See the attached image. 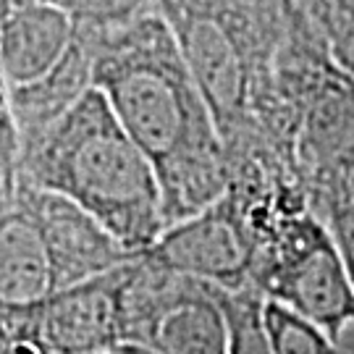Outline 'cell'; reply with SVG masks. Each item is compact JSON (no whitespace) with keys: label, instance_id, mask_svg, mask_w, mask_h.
<instances>
[{"label":"cell","instance_id":"6","mask_svg":"<svg viewBox=\"0 0 354 354\" xmlns=\"http://www.w3.org/2000/svg\"><path fill=\"white\" fill-rule=\"evenodd\" d=\"M129 263L76 286L55 291L45 302L0 310L3 342H35L42 349L105 354L121 344V294Z\"/></svg>","mask_w":354,"mask_h":354},{"label":"cell","instance_id":"12","mask_svg":"<svg viewBox=\"0 0 354 354\" xmlns=\"http://www.w3.org/2000/svg\"><path fill=\"white\" fill-rule=\"evenodd\" d=\"M333 344L339 346V352L342 354H354V317L352 320H346L342 328L336 330Z\"/></svg>","mask_w":354,"mask_h":354},{"label":"cell","instance_id":"3","mask_svg":"<svg viewBox=\"0 0 354 354\" xmlns=\"http://www.w3.org/2000/svg\"><path fill=\"white\" fill-rule=\"evenodd\" d=\"M92 66L95 21L39 0H8L0 19V74L21 155L92 89Z\"/></svg>","mask_w":354,"mask_h":354},{"label":"cell","instance_id":"5","mask_svg":"<svg viewBox=\"0 0 354 354\" xmlns=\"http://www.w3.org/2000/svg\"><path fill=\"white\" fill-rule=\"evenodd\" d=\"M252 289L320 326L330 339L354 317L352 270L315 223H299L273 257L257 260Z\"/></svg>","mask_w":354,"mask_h":354},{"label":"cell","instance_id":"13","mask_svg":"<svg viewBox=\"0 0 354 354\" xmlns=\"http://www.w3.org/2000/svg\"><path fill=\"white\" fill-rule=\"evenodd\" d=\"M0 354H45L35 342H3Z\"/></svg>","mask_w":354,"mask_h":354},{"label":"cell","instance_id":"8","mask_svg":"<svg viewBox=\"0 0 354 354\" xmlns=\"http://www.w3.org/2000/svg\"><path fill=\"white\" fill-rule=\"evenodd\" d=\"M19 184L50 247L58 291L102 273H111L140 257L129 252L108 228H102L92 215L84 213L71 200L35 187L32 181L21 176H19Z\"/></svg>","mask_w":354,"mask_h":354},{"label":"cell","instance_id":"9","mask_svg":"<svg viewBox=\"0 0 354 354\" xmlns=\"http://www.w3.org/2000/svg\"><path fill=\"white\" fill-rule=\"evenodd\" d=\"M55 291L50 247L16 178L0 189V310L32 307Z\"/></svg>","mask_w":354,"mask_h":354},{"label":"cell","instance_id":"10","mask_svg":"<svg viewBox=\"0 0 354 354\" xmlns=\"http://www.w3.org/2000/svg\"><path fill=\"white\" fill-rule=\"evenodd\" d=\"M263 320L273 354H342L330 333L310 323L307 317L297 315L286 304L266 299Z\"/></svg>","mask_w":354,"mask_h":354},{"label":"cell","instance_id":"1","mask_svg":"<svg viewBox=\"0 0 354 354\" xmlns=\"http://www.w3.org/2000/svg\"><path fill=\"white\" fill-rule=\"evenodd\" d=\"M92 87L150 158L168 226L226 194V140L174 29L152 3L95 21Z\"/></svg>","mask_w":354,"mask_h":354},{"label":"cell","instance_id":"15","mask_svg":"<svg viewBox=\"0 0 354 354\" xmlns=\"http://www.w3.org/2000/svg\"><path fill=\"white\" fill-rule=\"evenodd\" d=\"M0 346H3V339H0Z\"/></svg>","mask_w":354,"mask_h":354},{"label":"cell","instance_id":"4","mask_svg":"<svg viewBox=\"0 0 354 354\" xmlns=\"http://www.w3.org/2000/svg\"><path fill=\"white\" fill-rule=\"evenodd\" d=\"M121 342L155 354H228L221 289L142 254L129 263L121 294Z\"/></svg>","mask_w":354,"mask_h":354},{"label":"cell","instance_id":"14","mask_svg":"<svg viewBox=\"0 0 354 354\" xmlns=\"http://www.w3.org/2000/svg\"><path fill=\"white\" fill-rule=\"evenodd\" d=\"M45 354H71V352H58V349H42Z\"/></svg>","mask_w":354,"mask_h":354},{"label":"cell","instance_id":"7","mask_svg":"<svg viewBox=\"0 0 354 354\" xmlns=\"http://www.w3.org/2000/svg\"><path fill=\"white\" fill-rule=\"evenodd\" d=\"M145 257L218 289L239 291L252 286L260 252L247 213L228 187L226 194L203 213L165 228Z\"/></svg>","mask_w":354,"mask_h":354},{"label":"cell","instance_id":"11","mask_svg":"<svg viewBox=\"0 0 354 354\" xmlns=\"http://www.w3.org/2000/svg\"><path fill=\"white\" fill-rule=\"evenodd\" d=\"M39 3L58 6V8L74 13L79 19L102 21V19H113L118 13L129 11L134 6H142V3H150V0H39Z\"/></svg>","mask_w":354,"mask_h":354},{"label":"cell","instance_id":"2","mask_svg":"<svg viewBox=\"0 0 354 354\" xmlns=\"http://www.w3.org/2000/svg\"><path fill=\"white\" fill-rule=\"evenodd\" d=\"M19 176L79 205L140 257L168 228L150 158L97 87L21 155Z\"/></svg>","mask_w":354,"mask_h":354}]
</instances>
